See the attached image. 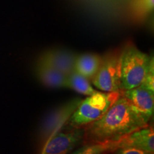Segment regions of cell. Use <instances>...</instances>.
Instances as JSON below:
<instances>
[{
  "label": "cell",
  "mask_w": 154,
  "mask_h": 154,
  "mask_svg": "<svg viewBox=\"0 0 154 154\" xmlns=\"http://www.w3.org/2000/svg\"><path fill=\"white\" fill-rule=\"evenodd\" d=\"M133 111L146 124H149L153 115L154 91L140 85L121 92Z\"/></svg>",
  "instance_id": "8992f818"
},
{
  "label": "cell",
  "mask_w": 154,
  "mask_h": 154,
  "mask_svg": "<svg viewBox=\"0 0 154 154\" xmlns=\"http://www.w3.org/2000/svg\"><path fill=\"white\" fill-rule=\"evenodd\" d=\"M84 128L58 131L46 141L42 154H69L84 142Z\"/></svg>",
  "instance_id": "5b68a950"
},
{
  "label": "cell",
  "mask_w": 154,
  "mask_h": 154,
  "mask_svg": "<svg viewBox=\"0 0 154 154\" xmlns=\"http://www.w3.org/2000/svg\"><path fill=\"white\" fill-rule=\"evenodd\" d=\"M154 8V0H131V9L134 15L142 18L149 15Z\"/></svg>",
  "instance_id": "5bb4252c"
},
{
  "label": "cell",
  "mask_w": 154,
  "mask_h": 154,
  "mask_svg": "<svg viewBox=\"0 0 154 154\" xmlns=\"http://www.w3.org/2000/svg\"><path fill=\"white\" fill-rule=\"evenodd\" d=\"M120 51H111L102 56L101 65L91 83L94 87L103 92L121 93L119 75Z\"/></svg>",
  "instance_id": "277c9868"
},
{
  "label": "cell",
  "mask_w": 154,
  "mask_h": 154,
  "mask_svg": "<svg viewBox=\"0 0 154 154\" xmlns=\"http://www.w3.org/2000/svg\"><path fill=\"white\" fill-rule=\"evenodd\" d=\"M101 60L102 56L97 54L86 53L78 55L75 62L74 71L91 82L99 70Z\"/></svg>",
  "instance_id": "8fae6325"
},
{
  "label": "cell",
  "mask_w": 154,
  "mask_h": 154,
  "mask_svg": "<svg viewBox=\"0 0 154 154\" xmlns=\"http://www.w3.org/2000/svg\"><path fill=\"white\" fill-rule=\"evenodd\" d=\"M36 75L42 84L48 88H66V76L52 67L37 63Z\"/></svg>",
  "instance_id": "30bf717a"
},
{
  "label": "cell",
  "mask_w": 154,
  "mask_h": 154,
  "mask_svg": "<svg viewBox=\"0 0 154 154\" xmlns=\"http://www.w3.org/2000/svg\"><path fill=\"white\" fill-rule=\"evenodd\" d=\"M66 88H71L77 93L85 96H91L97 92L93 87L91 82L76 71L66 76Z\"/></svg>",
  "instance_id": "7c38bea8"
},
{
  "label": "cell",
  "mask_w": 154,
  "mask_h": 154,
  "mask_svg": "<svg viewBox=\"0 0 154 154\" xmlns=\"http://www.w3.org/2000/svg\"><path fill=\"white\" fill-rule=\"evenodd\" d=\"M114 154H154L132 147H120L114 151Z\"/></svg>",
  "instance_id": "9a60e30c"
},
{
  "label": "cell",
  "mask_w": 154,
  "mask_h": 154,
  "mask_svg": "<svg viewBox=\"0 0 154 154\" xmlns=\"http://www.w3.org/2000/svg\"><path fill=\"white\" fill-rule=\"evenodd\" d=\"M120 141L121 140L117 141L85 143V145L70 154H106L120 147Z\"/></svg>",
  "instance_id": "4fadbf2b"
},
{
  "label": "cell",
  "mask_w": 154,
  "mask_h": 154,
  "mask_svg": "<svg viewBox=\"0 0 154 154\" xmlns=\"http://www.w3.org/2000/svg\"><path fill=\"white\" fill-rule=\"evenodd\" d=\"M118 92L99 91L82 100L61 129L84 128L101 118L119 98Z\"/></svg>",
  "instance_id": "3957f363"
},
{
  "label": "cell",
  "mask_w": 154,
  "mask_h": 154,
  "mask_svg": "<svg viewBox=\"0 0 154 154\" xmlns=\"http://www.w3.org/2000/svg\"><path fill=\"white\" fill-rule=\"evenodd\" d=\"M152 69H154L152 56L141 51L133 44H127L119 56L121 91L140 86Z\"/></svg>",
  "instance_id": "7a4b0ae2"
},
{
  "label": "cell",
  "mask_w": 154,
  "mask_h": 154,
  "mask_svg": "<svg viewBox=\"0 0 154 154\" xmlns=\"http://www.w3.org/2000/svg\"><path fill=\"white\" fill-rule=\"evenodd\" d=\"M120 147L136 148L154 153L153 128L147 125L134 131L121 139Z\"/></svg>",
  "instance_id": "9c48e42d"
},
{
  "label": "cell",
  "mask_w": 154,
  "mask_h": 154,
  "mask_svg": "<svg viewBox=\"0 0 154 154\" xmlns=\"http://www.w3.org/2000/svg\"><path fill=\"white\" fill-rule=\"evenodd\" d=\"M147 125L120 94L101 118L84 127V143L117 141Z\"/></svg>",
  "instance_id": "6da1fadb"
},
{
  "label": "cell",
  "mask_w": 154,
  "mask_h": 154,
  "mask_svg": "<svg viewBox=\"0 0 154 154\" xmlns=\"http://www.w3.org/2000/svg\"><path fill=\"white\" fill-rule=\"evenodd\" d=\"M77 56L76 53L68 49H49L42 54L37 63L52 67L67 76L74 71Z\"/></svg>",
  "instance_id": "ba28073f"
},
{
  "label": "cell",
  "mask_w": 154,
  "mask_h": 154,
  "mask_svg": "<svg viewBox=\"0 0 154 154\" xmlns=\"http://www.w3.org/2000/svg\"><path fill=\"white\" fill-rule=\"evenodd\" d=\"M82 100L79 98H75L51 111L42 123L40 131L42 139L47 141L51 136L61 131Z\"/></svg>",
  "instance_id": "52a82bcc"
}]
</instances>
